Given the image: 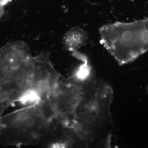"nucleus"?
<instances>
[{"label":"nucleus","instance_id":"1","mask_svg":"<svg viewBox=\"0 0 148 148\" xmlns=\"http://www.w3.org/2000/svg\"><path fill=\"white\" fill-rule=\"evenodd\" d=\"M101 42L121 66L148 50V18L130 23L116 21L99 29Z\"/></svg>","mask_w":148,"mask_h":148},{"label":"nucleus","instance_id":"2","mask_svg":"<svg viewBox=\"0 0 148 148\" xmlns=\"http://www.w3.org/2000/svg\"><path fill=\"white\" fill-rule=\"evenodd\" d=\"M88 34L79 27L72 28L64 36V47L70 51H75L84 45L88 39Z\"/></svg>","mask_w":148,"mask_h":148},{"label":"nucleus","instance_id":"3","mask_svg":"<svg viewBox=\"0 0 148 148\" xmlns=\"http://www.w3.org/2000/svg\"><path fill=\"white\" fill-rule=\"evenodd\" d=\"M40 93L36 89L30 88L26 90L18 98V101L24 105L38 104L40 101Z\"/></svg>","mask_w":148,"mask_h":148},{"label":"nucleus","instance_id":"4","mask_svg":"<svg viewBox=\"0 0 148 148\" xmlns=\"http://www.w3.org/2000/svg\"><path fill=\"white\" fill-rule=\"evenodd\" d=\"M22 124L26 128H30L34 125L35 123L34 119L32 116H28L22 122Z\"/></svg>","mask_w":148,"mask_h":148},{"label":"nucleus","instance_id":"5","mask_svg":"<svg viewBox=\"0 0 148 148\" xmlns=\"http://www.w3.org/2000/svg\"><path fill=\"white\" fill-rule=\"evenodd\" d=\"M29 116L28 113L25 111L20 112L17 115L16 117V120L17 122H22L25 118Z\"/></svg>","mask_w":148,"mask_h":148},{"label":"nucleus","instance_id":"6","mask_svg":"<svg viewBox=\"0 0 148 148\" xmlns=\"http://www.w3.org/2000/svg\"><path fill=\"white\" fill-rule=\"evenodd\" d=\"M10 95L8 92L3 91L0 93V102L4 103L7 101L9 98Z\"/></svg>","mask_w":148,"mask_h":148},{"label":"nucleus","instance_id":"7","mask_svg":"<svg viewBox=\"0 0 148 148\" xmlns=\"http://www.w3.org/2000/svg\"><path fill=\"white\" fill-rule=\"evenodd\" d=\"M1 73L3 74V75L2 77V80L5 83H9L11 81L12 79L10 74L7 73Z\"/></svg>","mask_w":148,"mask_h":148},{"label":"nucleus","instance_id":"8","mask_svg":"<svg viewBox=\"0 0 148 148\" xmlns=\"http://www.w3.org/2000/svg\"><path fill=\"white\" fill-rule=\"evenodd\" d=\"M66 147V145L63 143H55L52 144L50 147L53 148H63Z\"/></svg>","mask_w":148,"mask_h":148},{"label":"nucleus","instance_id":"9","mask_svg":"<svg viewBox=\"0 0 148 148\" xmlns=\"http://www.w3.org/2000/svg\"><path fill=\"white\" fill-rule=\"evenodd\" d=\"M4 6L0 5V18L2 16L4 12Z\"/></svg>","mask_w":148,"mask_h":148},{"label":"nucleus","instance_id":"10","mask_svg":"<svg viewBox=\"0 0 148 148\" xmlns=\"http://www.w3.org/2000/svg\"><path fill=\"white\" fill-rule=\"evenodd\" d=\"M35 111H36V113L37 115L39 116H40L41 115V112L38 109L36 108L35 109Z\"/></svg>","mask_w":148,"mask_h":148},{"label":"nucleus","instance_id":"11","mask_svg":"<svg viewBox=\"0 0 148 148\" xmlns=\"http://www.w3.org/2000/svg\"><path fill=\"white\" fill-rule=\"evenodd\" d=\"M1 86H0V91H1Z\"/></svg>","mask_w":148,"mask_h":148},{"label":"nucleus","instance_id":"12","mask_svg":"<svg viewBox=\"0 0 148 148\" xmlns=\"http://www.w3.org/2000/svg\"><path fill=\"white\" fill-rule=\"evenodd\" d=\"M147 91L148 93V86L147 88Z\"/></svg>","mask_w":148,"mask_h":148}]
</instances>
